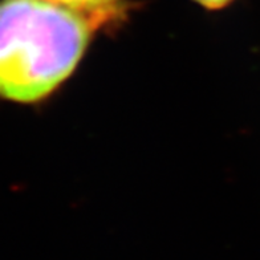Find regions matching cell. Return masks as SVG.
I'll use <instances>...</instances> for the list:
<instances>
[{
    "label": "cell",
    "mask_w": 260,
    "mask_h": 260,
    "mask_svg": "<svg viewBox=\"0 0 260 260\" xmlns=\"http://www.w3.org/2000/svg\"><path fill=\"white\" fill-rule=\"evenodd\" d=\"M94 28L51 0H0V99L48 97L75 71Z\"/></svg>",
    "instance_id": "obj_1"
},
{
    "label": "cell",
    "mask_w": 260,
    "mask_h": 260,
    "mask_svg": "<svg viewBox=\"0 0 260 260\" xmlns=\"http://www.w3.org/2000/svg\"><path fill=\"white\" fill-rule=\"evenodd\" d=\"M86 16L93 24H105L120 14L121 0H51Z\"/></svg>",
    "instance_id": "obj_2"
},
{
    "label": "cell",
    "mask_w": 260,
    "mask_h": 260,
    "mask_svg": "<svg viewBox=\"0 0 260 260\" xmlns=\"http://www.w3.org/2000/svg\"><path fill=\"white\" fill-rule=\"evenodd\" d=\"M195 2H198V3L205 6L206 8H210V10H219V8H223L233 0H195Z\"/></svg>",
    "instance_id": "obj_3"
}]
</instances>
